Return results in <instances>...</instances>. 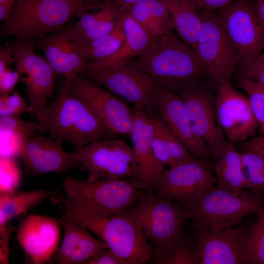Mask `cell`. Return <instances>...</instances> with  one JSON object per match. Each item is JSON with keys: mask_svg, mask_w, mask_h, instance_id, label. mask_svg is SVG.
<instances>
[{"mask_svg": "<svg viewBox=\"0 0 264 264\" xmlns=\"http://www.w3.org/2000/svg\"><path fill=\"white\" fill-rule=\"evenodd\" d=\"M39 132L54 139L69 142L75 149L92 142L113 138L110 130L90 108L70 90L64 81L53 101L36 115Z\"/></svg>", "mask_w": 264, "mask_h": 264, "instance_id": "obj_1", "label": "cell"}, {"mask_svg": "<svg viewBox=\"0 0 264 264\" xmlns=\"http://www.w3.org/2000/svg\"><path fill=\"white\" fill-rule=\"evenodd\" d=\"M90 1L86 0H16L0 34L23 43L43 39L58 31L73 18L81 17Z\"/></svg>", "mask_w": 264, "mask_h": 264, "instance_id": "obj_2", "label": "cell"}, {"mask_svg": "<svg viewBox=\"0 0 264 264\" xmlns=\"http://www.w3.org/2000/svg\"><path fill=\"white\" fill-rule=\"evenodd\" d=\"M132 63L144 69L160 88L166 90L190 79L208 76L206 68L195 51L173 33L154 39Z\"/></svg>", "mask_w": 264, "mask_h": 264, "instance_id": "obj_3", "label": "cell"}, {"mask_svg": "<svg viewBox=\"0 0 264 264\" xmlns=\"http://www.w3.org/2000/svg\"><path fill=\"white\" fill-rule=\"evenodd\" d=\"M62 185L66 197L73 205L104 218L131 207L143 194L141 182L135 178H100L89 181L68 176Z\"/></svg>", "mask_w": 264, "mask_h": 264, "instance_id": "obj_4", "label": "cell"}, {"mask_svg": "<svg viewBox=\"0 0 264 264\" xmlns=\"http://www.w3.org/2000/svg\"><path fill=\"white\" fill-rule=\"evenodd\" d=\"M73 219L105 242L122 264H144L151 260L153 246L141 226L129 217L118 214L104 218L78 211Z\"/></svg>", "mask_w": 264, "mask_h": 264, "instance_id": "obj_5", "label": "cell"}, {"mask_svg": "<svg viewBox=\"0 0 264 264\" xmlns=\"http://www.w3.org/2000/svg\"><path fill=\"white\" fill-rule=\"evenodd\" d=\"M264 190L239 193L214 186L193 207L195 229L213 231L240 224L245 216L256 214L264 206Z\"/></svg>", "mask_w": 264, "mask_h": 264, "instance_id": "obj_6", "label": "cell"}, {"mask_svg": "<svg viewBox=\"0 0 264 264\" xmlns=\"http://www.w3.org/2000/svg\"><path fill=\"white\" fill-rule=\"evenodd\" d=\"M119 214L136 221L153 246H161L182 233L185 221L192 218L193 212L186 204L145 192L136 204Z\"/></svg>", "mask_w": 264, "mask_h": 264, "instance_id": "obj_7", "label": "cell"}, {"mask_svg": "<svg viewBox=\"0 0 264 264\" xmlns=\"http://www.w3.org/2000/svg\"><path fill=\"white\" fill-rule=\"evenodd\" d=\"M202 78H192L169 90L181 99L194 133L209 148L215 160L228 142L216 117L215 98Z\"/></svg>", "mask_w": 264, "mask_h": 264, "instance_id": "obj_8", "label": "cell"}, {"mask_svg": "<svg viewBox=\"0 0 264 264\" xmlns=\"http://www.w3.org/2000/svg\"><path fill=\"white\" fill-rule=\"evenodd\" d=\"M198 13L201 24L194 50L207 70L209 85L216 88L231 81L240 57L216 13Z\"/></svg>", "mask_w": 264, "mask_h": 264, "instance_id": "obj_9", "label": "cell"}, {"mask_svg": "<svg viewBox=\"0 0 264 264\" xmlns=\"http://www.w3.org/2000/svg\"><path fill=\"white\" fill-rule=\"evenodd\" d=\"M88 79L110 91L133 108L156 112L160 87L144 69L132 63L112 69L88 70Z\"/></svg>", "mask_w": 264, "mask_h": 264, "instance_id": "obj_10", "label": "cell"}, {"mask_svg": "<svg viewBox=\"0 0 264 264\" xmlns=\"http://www.w3.org/2000/svg\"><path fill=\"white\" fill-rule=\"evenodd\" d=\"M74 153L88 171L89 181L100 178L138 179L133 149L123 140L115 137L100 139L75 149Z\"/></svg>", "mask_w": 264, "mask_h": 264, "instance_id": "obj_11", "label": "cell"}, {"mask_svg": "<svg viewBox=\"0 0 264 264\" xmlns=\"http://www.w3.org/2000/svg\"><path fill=\"white\" fill-rule=\"evenodd\" d=\"M212 162L200 157L162 172L154 187V195L193 208L216 183Z\"/></svg>", "mask_w": 264, "mask_h": 264, "instance_id": "obj_12", "label": "cell"}, {"mask_svg": "<svg viewBox=\"0 0 264 264\" xmlns=\"http://www.w3.org/2000/svg\"><path fill=\"white\" fill-rule=\"evenodd\" d=\"M247 1H234L216 13L239 54V65L251 62L264 49V24Z\"/></svg>", "mask_w": 264, "mask_h": 264, "instance_id": "obj_13", "label": "cell"}, {"mask_svg": "<svg viewBox=\"0 0 264 264\" xmlns=\"http://www.w3.org/2000/svg\"><path fill=\"white\" fill-rule=\"evenodd\" d=\"M7 45L12 51L16 70L25 75L22 81L28 97V112L36 115L49 105L57 74L30 43L16 41Z\"/></svg>", "mask_w": 264, "mask_h": 264, "instance_id": "obj_14", "label": "cell"}, {"mask_svg": "<svg viewBox=\"0 0 264 264\" xmlns=\"http://www.w3.org/2000/svg\"><path fill=\"white\" fill-rule=\"evenodd\" d=\"M16 142L15 155L21 159L28 175L63 174L73 168L85 170L74 152L66 150L60 140L33 135L17 137Z\"/></svg>", "mask_w": 264, "mask_h": 264, "instance_id": "obj_15", "label": "cell"}, {"mask_svg": "<svg viewBox=\"0 0 264 264\" xmlns=\"http://www.w3.org/2000/svg\"><path fill=\"white\" fill-rule=\"evenodd\" d=\"M68 83L71 91L90 108L106 127L116 135H129L133 110L128 104L88 78L77 76Z\"/></svg>", "mask_w": 264, "mask_h": 264, "instance_id": "obj_16", "label": "cell"}, {"mask_svg": "<svg viewBox=\"0 0 264 264\" xmlns=\"http://www.w3.org/2000/svg\"><path fill=\"white\" fill-rule=\"evenodd\" d=\"M216 88V117L227 141L241 143L254 136L258 124L248 97L237 90L230 81L222 82Z\"/></svg>", "mask_w": 264, "mask_h": 264, "instance_id": "obj_17", "label": "cell"}, {"mask_svg": "<svg viewBox=\"0 0 264 264\" xmlns=\"http://www.w3.org/2000/svg\"><path fill=\"white\" fill-rule=\"evenodd\" d=\"M251 227L242 222L237 227L215 232L195 229L193 251L196 264H243L244 245Z\"/></svg>", "mask_w": 264, "mask_h": 264, "instance_id": "obj_18", "label": "cell"}, {"mask_svg": "<svg viewBox=\"0 0 264 264\" xmlns=\"http://www.w3.org/2000/svg\"><path fill=\"white\" fill-rule=\"evenodd\" d=\"M30 43L43 52L44 57L54 72L63 75L65 81L69 82L77 76L86 75L88 62L71 38L67 25Z\"/></svg>", "mask_w": 264, "mask_h": 264, "instance_id": "obj_19", "label": "cell"}, {"mask_svg": "<svg viewBox=\"0 0 264 264\" xmlns=\"http://www.w3.org/2000/svg\"><path fill=\"white\" fill-rule=\"evenodd\" d=\"M156 110L172 133L191 153L211 162L214 160L206 143L194 133L183 102L177 94L161 88Z\"/></svg>", "mask_w": 264, "mask_h": 264, "instance_id": "obj_20", "label": "cell"}, {"mask_svg": "<svg viewBox=\"0 0 264 264\" xmlns=\"http://www.w3.org/2000/svg\"><path fill=\"white\" fill-rule=\"evenodd\" d=\"M59 223L53 218L32 215L19 224L17 240L32 263L47 261L56 249L60 239Z\"/></svg>", "mask_w": 264, "mask_h": 264, "instance_id": "obj_21", "label": "cell"}, {"mask_svg": "<svg viewBox=\"0 0 264 264\" xmlns=\"http://www.w3.org/2000/svg\"><path fill=\"white\" fill-rule=\"evenodd\" d=\"M133 120L129 136L132 143L138 167V179L142 189L148 194H154V187L164 171L158 165L153 148L154 126L151 114L132 108Z\"/></svg>", "mask_w": 264, "mask_h": 264, "instance_id": "obj_22", "label": "cell"}, {"mask_svg": "<svg viewBox=\"0 0 264 264\" xmlns=\"http://www.w3.org/2000/svg\"><path fill=\"white\" fill-rule=\"evenodd\" d=\"M124 11L110 1H91L87 11L73 25H67L78 47L112 31Z\"/></svg>", "mask_w": 264, "mask_h": 264, "instance_id": "obj_23", "label": "cell"}, {"mask_svg": "<svg viewBox=\"0 0 264 264\" xmlns=\"http://www.w3.org/2000/svg\"><path fill=\"white\" fill-rule=\"evenodd\" d=\"M59 222L64 233L57 250L56 264H85L98 252L108 248L105 242L92 236L86 226L65 216Z\"/></svg>", "mask_w": 264, "mask_h": 264, "instance_id": "obj_24", "label": "cell"}, {"mask_svg": "<svg viewBox=\"0 0 264 264\" xmlns=\"http://www.w3.org/2000/svg\"><path fill=\"white\" fill-rule=\"evenodd\" d=\"M124 41L112 55L89 62L88 70L112 69L130 64L139 57L154 39L125 10L122 15Z\"/></svg>", "mask_w": 264, "mask_h": 264, "instance_id": "obj_25", "label": "cell"}, {"mask_svg": "<svg viewBox=\"0 0 264 264\" xmlns=\"http://www.w3.org/2000/svg\"><path fill=\"white\" fill-rule=\"evenodd\" d=\"M150 114L154 126V154L156 162L162 170L165 166L174 167L197 157L175 136L157 112Z\"/></svg>", "mask_w": 264, "mask_h": 264, "instance_id": "obj_26", "label": "cell"}, {"mask_svg": "<svg viewBox=\"0 0 264 264\" xmlns=\"http://www.w3.org/2000/svg\"><path fill=\"white\" fill-rule=\"evenodd\" d=\"M126 10L153 38L173 33L174 24L165 0H141Z\"/></svg>", "mask_w": 264, "mask_h": 264, "instance_id": "obj_27", "label": "cell"}, {"mask_svg": "<svg viewBox=\"0 0 264 264\" xmlns=\"http://www.w3.org/2000/svg\"><path fill=\"white\" fill-rule=\"evenodd\" d=\"M213 164L216 175V188L239 193L245 188L241 170L240 153L229 141Z\"/></svg>", "mask_w": 264, "mask_h": 264, "instance_id": "obj_28", "label": "cell"}, {"mask_svg": "<svg viewBox=\"0 0 264 264\" xmlns=\"http://www.w3.org/2000/svg\"><path fill=\"white\" fill-rule=\"evenodd\" d=\"M176 29L183 41L194 49L201 27L199 13L190 0H165Z\"/></svg>", "mask_w": 264, "mask_h": 264, "instance_id": "obj_29", "label": "cell"}, {"mask_svg": "<svg viewBox=\"0 0 264 264\" xmlns=\"http://www.w3.org/2000/svg\"><path fill=\"white\" fill-rule=\"evenodd\" d=\"M56 193L55 190H38L31 192L0 193V226L26 212L29 209Z\"/></svg>", "mask_w": 264, "mask_h": 264, "instance_id": "obj_30", "label": "cell"}, {"mask_svg": "<svg viewBox=\"0 0 264 264\" xmlns=\"http://www.w3.org/2000/svg\"><path fill=\"white\" fill-rule=\"evenodd\" d=\"M195 239L182 233L175 240L161 246H153L151 258L155 264H196L193 248Z\"/></svg>", "mask_w": 264, "mask_h": 264, "instance_id": "obj_31", "label": "cell"}, {"mask_svg": "<svg viewBox=\"0 0 264 264\" xmlns=\"http://www.w3.org/2000/svg\"><path fill=\"white\" fill-rule=\"evenodd\" d=\"M124 40L122 16L117 26L112 31L87 44L79 47L78 49L88 63L112 55L121 46Z\"/></svg>", "mask_w": 264, "mask_h": 264, "instance_id": "obj_32", "label": "cell"}, {"mask_svg": "<svg viewBox=\"0 0 264 264\" xmlns=\"http://www.w3.org/2000/svg\"><path fill=\"white\" fill-rule=\"evenodd\" d=\"M240 153L245 188L264 190V159L251 152Z\"/></svg>", "mask_w": 264, "mask_h": 264, "instance_id": "obj_33", "label": "cell"}, {"mask_svg": "<svg viewBox=\"0 0 264 264\" xmlns=\"http://www.w3.org/2000/svg\"><path fill=\"white\" fill-rule=\"evenodd\" d=\"M243 260L246 264H264V221L259 218L246 237Z\"/></svg>", "mask_w": 264, "mask_h": 264, "instance_id": "obj_34", "label": "cell"}, {"mask_svg": "<svg viewBox=\"0 0 264 264\" xmlns=\"http://www.w3.org/2000/svg\"><path fill=\"white\" fill-rule=\"evenodd\" d=\"M239 77L238 86L247 94L254 115L264 135V87L254 81Z\"/></svg>", "mask_w": 264, "mask_h": 264, "instance_id": "obj_35", "label": "cell"}, {"mask_svg": "<svg viewBox=\"0 0 264 264\" xmlns=\"http://www.w3.org/2000/svg\"><path fill=\"white\" fill-rule=\"evenodd\" d=\"M38 122L26 121L21 116H0L1 135L13 137H28L34 135L40 130Z\"/></svg>", "mask_w": 264, "mask_h": 264, "instance_id": "obj_36", "label": "cell"}, {"mask_svg": "<svg viewBox=\"0 0 264 264\" xmlns=\"http://www.w3.org/2000/svg\"><path fill=\"white\" fill-rule=\"evenodd\" d=\"M14 157L0 156V193L15 191L20 181V172Z\"/></svg>", "mask_w": 264, "mask_h": 264, "instance_id": "obj_37", "label": "cell"}, {"mask_svg": "<svg viewBox=\"0 0 264 264\" xmlns=\"http://www.w3.org/2000/svg\"><path fill=\"white\" fill-rule=\"evenodd\" d=\"M28 103L17 91L12 94L0 95V116H21L28 112Z\"/></svg>", "mask_w": 264, "mask_h": 264, "instance_id": "obj_38", "label": "cell"}, {"mask_svg": "<svg viewBox=\"0 0 264 264\" xmlns=\"http://www.w3.org/2000/svg\"><path fill=\"white\" fill-rule=\"evenodd\" d=\"M239 66V77L254 81L264 87V52L251 62Z\"/></svg>", "mask_w": 264, "mask_h": 264, "instance_id": "obj_39", "label": "cell"}, {"mask_svg": "<svg viewBox=\"0 0 264 264\" xmlns=\"http://www.w3.org/2000/svg\"><path fill=\"white\" fill-rule=\"evenodd\" d=\"M237 0H190V1L198 12L216 13Z\"/></svg>", "mask_w": 264, "mask_h": 264, "instance_id": "obj_40", "label": "cell"}, {"mask_svg": "<svg viewBox=\"0 0 264 264\" xmlns=\"http://www.w3.org/2000/svg\"><path fill=\"white\" fill-rule=\"evenodd\" d=\"M20 74L17 70L12 71L9 68L0 74V95L9 94L13 91L19 80Z\"/></svg>", "mask_w": 264, "mask_h": 264, "instance_id": "obj_41", "label": "cell"}, {"mask_svg": "<svg viewBox=\"0 0 264 264\" xmlns=\"http://www.w3.org/2000/svg\"><path fill=\"white\" fill-rule=\"evenodd\" d=\"M10 224L0 226V263H9V242L10 235L14 230Z\"/></svg>", "mask_w": 264, "mask_h": 264, "instance_id": "obj_42", "label": "cell"}, {"mask_svg": "<svg viewBox=\"0 0 264 264\" xmlns=\"http://www.w3.org/2000/svg\"><path fill=\"white\" fill-rule=\"evenodd\" d=\"M85 264H122V263L118 258L108 248L98 252Z\"/></svg>", "mask_w": 264, "mask_h": 264, "instance_id": "obj_43", "label": "cell"}, {"mask_svg": "<svg viewBox=\"0 0 264 264\" xmlns=\"http://www.w3.org/2000/svg\"><path fill=\"white\" fill-rule=\"evenodd\" d=\"M239 149L241 152H251L264 159V135L241 142Z\"/></svg>", "mask_w": 264, "mask_h": 264, "instance_id": "obj_44", "label": "cell"}, {"mask_svg": "<svg viewBox=\"0 0 264 264\" xmlns=\"http://www.w3.org/2000/svg\"><path fill=\"white\" fill-rule=\"evenodd\" d=\"M15 63L10 48L7 45H1L0 48V74L9 68V65Z\"/></svg>", "mask_w": 264, "mask_h": 264, "instance_id": "obj_45", "label": "cell"}, {"mask_svg": "<svg viewBox=\"0 0 264 264\" xmlns=\"http://www.w3.org/2000/svg\"><path fill=\"white\" fill-rule=\"evenodd\" d=\"M16 0H0V20H6Z\"/></svg>", "mask_w": 264, "mask_h": 264, "instance_id": "obj_46", "label": "cell"}, {"mask_svg": "<svg viewBox=\"0 0 264 264\" xmlns=\"http://www.w3.org/2000/svg\"><path fill=\"white\" fill-rule=\"evenodd\" d=\"M252 6L258 18L264 24V0H258Z\"/></svg>", "mask_w": 264, "mask_h": 264, "instance_id": "obj_47", "label": "cell"}, {"mask_svg": "<svg viewBox=\"0 0 264 264\" xmlns=\"http://www.w3.org/2000/svg\"><path fill=\"white\" fill-rule=\"evenodd\" d=\"M141 0H114V2L124 11L130 6L140 1Z\"/></svg>", "mask_w": 264, "mask_h": 264, "instance_id": "obj_48", "label": "cell"}, {"mask_svg": "<svg viewBox=\"0 0 264 264\" xmlns=\"http://www.w3.org/2000/svg\"><path fill=\"white\" fill-rule=\"evenodd\" d=\"M258 218L261 219L264 221V206L262 207L257 214Z\"/></svg>", "mask_w": 264, "mask_h": 264, "instance_id": "obj_49", "label": "cell"}, {"mask_svg": "<svg viewBox=\"0 0 264 264\" xmlns=\"http://www.w3.org/2000/svg\"><path fill=\"white\" fill-rule=\"evenodd\" d=\"M88 1H110L114 2V0H86Z\"/></svg>", "mask_w": 264, "mask_h": 264, "instance_id": "obj_50", "label": "cell"}]
</instances>
